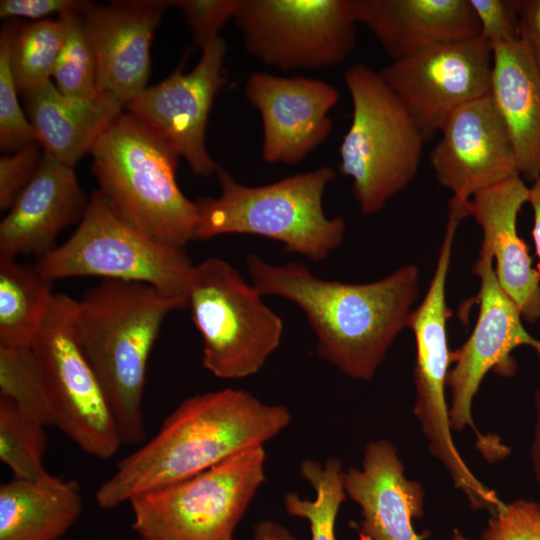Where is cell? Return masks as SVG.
I'll list each match as a JSON object with an SVG mask.
<instances>
[{"label": "cell", "instance_id": "cell-41", "mask_svg": "<svg viewBox=\"0 0 540 540\" xmlns=\"http://www.w3.org/2000/svg\"><path fill=\"white\" fill-rule=\"evenodd\" d=\"M535 424L530 449L532 470L535 481L540 487V387L534 394Z\"/></svg>", "mask_w": 540, "mask_h": 540}, {"label": "cell", "instance_id": "cell-39", "mask_svg": "<svg viewBox=\"0 0 540 540\" xmlns=\"http://www.w3.org/2000/svg\"><path fill=\"white\" fill-rule=\"evenodd\" d=\"M533 211L532 238L535 245L538 263L536 270L540 275V177L532 181L528 189V201Z\"/></svg>", "mask_w": 540, "mask_h": 540}, {"label": "cell", "instance_id": "cell-35", "mask_svg": "<svg viewBox=\"0 0 540 540\" xmlns=\"http://www.w3.org/2000/svg\"><path fill=\"white\" fill-rule=\"evenodd\" d=\"M34 141L0 158V209L9 210L35 176L42 156Z\"/></svg>", "mask_w": 540, "mask_h": 540}, {"label": "cell", "instance_id": "cell-14", "mask_svg": "<svg viewBox=\"0 0 540 540\" xmlns=\"http://www.w3.org/2000/svg\"><path fill=\"white\" fill-rule=\"evenodd\" d=\"M492 47L481 36L441 43L379 73L429 141L461 106L490 93Z\"/></svg>", "mask_w": 540, "mask_h": 540}, {"label": "cell", "instance_id": "cell-12", "mask_svg": "<svg viewBox=\"0 0 540 540\" xmlns=\"http://www.w3.org/2000/svg\"><path fill=\"white\" fill-rule=\"evenodd\" d=\"M233 20L247 52L283 71L342 62L358 24L354 0H240Z\"/></svg>", "mask_w": 540, "mask_h": 540}, {"label": "cell", "instance_id": "cell-34", "mask_svg": "<svg viewBox=\"0 0 540 540\" xmlns=\"http://www.w3.org/2000/svg\"><path fill=\"white\" fill-rule=\"evenodd\" d=\"M240 0H174L190 28L194 43L201 49L219 36L220 29L233 19Z\"/></svg>", "mask_w": 540, "mask_h": 540}, {"label": "cell", "instance_id": "cell-7", "mask_svg": "<svg viewBox=\"0 0 540 540\" xmlns=\"http://www.w3.org/2000/svg\"><path fill=\"white\" fill-rule=\"evenodd\" d=\"M227 261L193 265L185 298L202 337V364L221 379L256 374L278 348L283 322Z\"/></svg>", "mask_w": 540, "mask_h": 540}, {"label": "cell", "instance_id": "cell-15", "mask_svg": "<svg viewBox=\"0 0 540 540\" xmlns=\"http://www.w3.org/2000/svg\"><path fill=\"white\" fill-rule=\"evenodd\" d=\"M227 43L221 37L202 48L197 65L187 74L183 61L162 82L147 86L127 100L123 110L132 113L166 135L192 172L199 176L216 173L219 165L206 148V127L223 73Z\"/></svg>", "mask_w": 540, "mask_h": 540}, {"label": "cell", "instance_id": "cell-40", "mask_svg": "<svg viewBox=\"0 0 540 540\" xmlns=\"http://www.w3.org/2000/svg\"><path fill=\"white\" fill-rule=\"evenodd\" d=\"M252 540H297L282 524L274 520H262L253 530Z\"/></svg>", "mask_w": 540, "mask_h": 540}, {"label": "cell", "instance_id": "cell-31", "mask_svg": "<svg viewBox=\"0 0 540 540\" xmlns=\"http://www.w3.org/2000/svg\"><path fill=\"white\" fill-rule=\"evenodd\" d=\"M59 17L65 24V38L52 72L56 87L68 97L93 99L98 95L97 63L79 10Z\"/></svg>", "mask_w": 540, "mask_h": 540}, {"label": "cell", "instance_id": "cell-17", "mask_svg": "<svg viewBox=\"0 0 540 540\" xmlns=\"http://www.w3.org/2000/svg\"><path fill=\"white\" fill-rule=\"evenodd\" d=\"M244 95L262 122V157L268 163L294 165L320 146L333 128L329 112L339 100L337 88L320 79L252 73Z\"/></svg>", "mask_w": 540, "mask_h": 540}, {"label": "cell", "instance_id": "cell-16", "mask_svg": "<svg viewBox=\"0 0 540 540\" xmlns=\"http://www.w3.org/2000/svg\"><path fill=\"white\" fill-rule=\"evenodd\" d=\"M440 133L429 160L439 184L453 195L449 204L464 210L477 192L520 176L509 134L490 93L454 111Z\"/></svg>", "mask_w": 540, "mask_h": 540}, {"label": "cell", "instance_id": "cell-9", "mask_svg": "<svg viewBox=\"0 0 540 540\" xmlns=\"http://www.w3.org/2000/svg\"><path fill=\"white\" fill-rule=\"evenodd\" d=\"M47 279L97 276L185 297L193 266L183 247L154 239L119 217L95 190L75 232L34 265Z\"/></svg>", "mask_w": 540, "mask_h": 540}, {"label": "cell", "instance_id": "cell-20", "mask_svg": "<svg viewBox=\"0 0 540 540\" xmlns=\"http://www.w3.org/2000/svg\"><path fill=\"white\" fill-rule=\"evenodd\" d=\"M528 189L520 177H512L474 194L464 205L481 227V248L488 250L502 290L517 305L523 320H540V275L517 231V217L528 201Z\"/></svg>", "mask_w": 540, "mask_h": 540}, {"label": "cell", "instance_id": "cell-29", "mask_svg": "<svg viewBox=\"0 0 540 540\" xmlns=\"http://www.w3.org/2000/svg\"><path fill=\"white\" fill-rule=\"evenodd\" d=\"M64 38L65 24L60 17L22 27L13 24L10 63L19 93L50 80Z\"/></svg>", "mask_w": 540, "mask_h": 540}, {"label": "cell", "instance_id": "cell-27", "mask_svg": "<svg viewBox=\"0 0 540 540\" xmlns=\"http://www.w3.org/2000/svg\"><path fill=\"white\" fill-rule=\"evenodd\" d=\"M344 472L341 461L335 457L323 462L304 459L300 462L299 473L313 488L314 499L302 498L295 492L283 496L286 513L308 521L311 540H337V515L348 498L344 488Z\"/></svg>", "mask_w": 540, "mask_h": 540}, {"label": "cell", "instance_id": "cell-13", "mask_svg": "<svg viewBox=\"0 0 540 540\" xmlns=\"http://www.w3.org/2000/svg\"><path fill=\"white\" fill-rule=\"evenodd\" d=\"M472 272L478 277L479 312L472 333L453 352L447 387L450 389L449 418L452 431L471 428L476 446L490 462L505 458L510 448L500 438L480 433L472 418V404L485 375L493 371L503 377L515 375L517 363L512 352L529 346L540 361V340L531 336L522 323L517 305L500 287L491 253L480 247Z\"/></svg>", "mask_w": 540, "mask_h": 540}, {"label": "cell", "instance_id": "cell-36", "mask_svg": "<svg viewBox=\"0 0 540 540\" xmlns=\"http://www.w3.org/2000/svg\"><path fill=\"white\" fill-rule=\"evenodd\" d=\"M480 28L490 43L520 40L518 0H469Z\"/></svg>", "mask_w": 540, "mask_h": 540}, {"label": "cell", "instance_id": "cell-33", "mask_svg": "<svg viewBox=\"0 0 540 540\" xmlns=\"http://www.w3.org/2000/svg\"><path fill=\"white\" fill-rule=\"evenodd\" d=\"M481 540H540V502L517 499L503 503Z\"/></svg>", "mask_w": 540, "mask_h": 540}, {"label": "cell", "instance_id": "cell-5", "mask_svg": "<svg viewBox=\"0 0 540 540\" xmlns=\"http://www.w3.org/2000/svg\"><path fill=\"white\" fill-rule=\"evenodd\" d=\"M221 193L199 197L194 239L225 234H253L282 243L285 252L324 261L343 241L345 221L329 218L323 194L336 173L329 166L279 181L247 186L218 167Z\"/></svg>", "mask_w": 540, "mask_h": 540}, {"label": "cell", "instance_id": "cell-3", "mask_svg": "<svg viewBox=\"0 0 540 540\" xmlns=\"http://www.w3.org/2000/svg\"><path fill=\"white\" fill-rule=\"evenodd\" d=\"M187 309L139 282L103 279L76 300L73 323L79 344L111 402L123 444L145 439L143 394L152 347L164 319Z\"/></svg>", "mask_w": 540, "mask_h": 540}, {"label": "cell", "instance_id": "cell-19", "mask_svg": "<svg viewBox=\"0 0 540 540\" xmlns=\"http://www.w3.org/2000/svg\"><path fill=\"white\" fill-rule=\"evenodd\" d=\"M344 488L361 510L359 540H422L412 520L424 514L425 492L418 481L406 477L393 443L369 441L361 468L344 472Z\"/></svg>", "mask_w": 540, "mask_h": 540}, {"label": "cell", "instance_id": "cell-30", "mask_svg": "<svg viewBox=\"0 0 540 540\" xmlns=\"http://www.w3.org/2000/svg\"><path fill=\"white\" fill-rule=\"evenodd\" d=\"M0 397L44 426H54L46 382L32 347L0 346Z\"/></svg>", "mask_w": 540, "mask_h": 540}, {"label": "cell", "instance_id": "cell-32", "mask_svg": "<svg viewBox=\"0 0 540 540\" xmlns=\"http://www.w3.org/2000/svg\"><path fill=\"white\" fill-rule=\"evenodd\" d=\"M13 24L3 27L0 35V149L17 151L38 141L36 131L22 111L10 63Z\"/></svg>", "mask_w": 540, "mask_h": 540}, {"label": "cell", "instance_id": "cell-25", "mask_svg": "<svg viewBox=\"0 0 540 540\" xmlns=\"http://www.w3.org/2000/svg\"><path fill=\"white\" fill-rule=\"evenodd\" d=\"M74 481L13 477L0 486V540H59L82 511Z\"/></svg>", "mask_w": 540, "mask_h": 540}, {"label": "cell", "instance_id": "cell-10", "mask_svg": "<svg viewBox=\"0 0 540 540\" xmlns=\"http://www.w3.org/2000/svg\"><path fill=\"white\" fill-rule=\"evenodd\" d=\"M463 217L449 211L437 264L422 302L412 310L408 327L416 343L414 366V415L428 441L432 456L439 460L456 488L475 510L495 512L502 501L467 467L451 434L445 391L453 352L448 345L447 322L451 311L446 301V283L456 230Z\"/></svg>", "mask_w": 540, "mask_h": 540}, {"label": "cell", "instance_id": "cell-28", "mask_svg": "<svg viewBox=\"0 0 540 540\" xmlns=\"http://www.w3.org/2000/svg\"><path fill=\"white\" fill-rule=\"evenodd\" d=\"M46 426L20 410L11 400L0 397V460L14 477L53 483L43 464L47 446Z\"/></svg>", "mask_w": 540, "mask_h": 540}, {"label": "cell", "instance_id": "cell-21", "mask_svg": "<svg viewBox=\"0 0 540 540\" xmlns=\"http://www.w3.org/2000/svg\"><path fill=\"white\" fill-rule=\"evenodd\" d=\"M87 205L74 168L43 153L35 176L0 223V254H47L65 227L81 221Z\"/></svg>", "mask_w": 540, "mask_h": 540}, {"label": "cell", "instance_id": "cell-18", "mask_svg": "<svg viewBox=\"0 0 540 540\" xmlns=\"http://www.w3.org/2000/svg\"><path fill=\"white\" fill-rule=\"evenodd\" d=\"M173 1H85L79 10L97 63V91L122 105L147 87L150 45L164 11Z\"/></svg>", "mask_w": 540, "mask_h": 540}, {"label": "cell", "instance_id": "cell-4", "mask_svg": "<svg viewBox=\"0 0 540 540\" xmlns=\"http://www.w3.org/2000/svg\"><path fill=\"white\" fill-rule=\"evenodd\" d=\"M90 153L99 191L119 217L165 244L194 239L196 203L177 184L181 156L160 130L125 111Z\"/></svg>", "mask_w": 540, "mask_h": 540}, {"label": "cell", "instance_id": "cell-37", "mask_svg": "<svg viewBox=\"0 0 540 540\" xmlns=\"http://www.w3.org/2000/svg\"><path fill=\"white\" fill-rule=\"evenodd\" d=\"M85 1L79 0H1L0 17H25L44 20L50 14L80 10Z\"/></svg>", "mask_w": 540, "mask_h": 540}, {"label": "cell", "instance_id": "cell-22", "mask_svg": "<svg viewBox=\"0 0 540 540\" xmlns=\"http://www.w3.org/2000/svg\"><path fill=\"white\" fill-rule=\"evenodd\" d=\"M366 26L392 61L427 47L480 36L469 0H354Z\"/></svg>", "mask_w": 540, "mask_h": 540}, {"label": "cell", "instance_id": "cell-26", "mask_svg": "<svg viewBox=\"0 0 540 540\" xmlns=\"http://www.w3.org/2000/svg\"><path fill=\"white\" fill-rule=\"evenodd\" d=\"M35 266L0 254V346L32 347L54 293Z\"/></svg>", "mask_w": 540, "mask_h": 540}, {"label": "cell", "instance_id": "cell-23", "mask_svg": "<svg viewBox=\"0 0 540 540\" xmlns=\"http://www.w3.org/2000/svg\"><path fill=\"white\" fill-rule=\"evenodd\" d=\"M26 110L43 153L74 168L123 112L112 95L98 92L93 99L72 98L51 80L25 94Z\"/></svg>", "mask_w": 540, "mask_h": 540}, {"label": "cell", "instance_id": "cell-2", "mask_svg": "<svg viewBox=\"0 0 540 540\" xmlns=\"http://www.w3.org/2000/svg\"><path fill=\"white\" fill-rule=\"evenodd\" d=\"M289 409L251 393L225 388L184 399L157 434L118 462L96 490L103 509L209 469L253 446L264 445L291 422Z\"/></svg>", "mask_w": 540, "mask_h": 540}, {"label": "cell", "instance_id": "cell-38", "mask_svg": "<svg viewBox=\"0 0 540 540\" xmlns=\"http://www.w3.org/2000/svg\"><path fill=\"white\" fill-rule=\"evenodd\" d=\"M520 41L540 74V0H518Z\"/></svg>", "mask_w": 540, "mask_h": 540}, {"label": "cell", "instance_id": "cell-1", "mask_svg": "<svg viewBox=\"0 0 540 540\" xmlns=\"http://www.w3.org/2000/svg\"><path fill=\"white\" fill-rule=\"evenodd\" d=\"M261 295L281 296L305 313L318 354L344 375L370 380L391 345L408 327L419 297V269L407 264L369 283H343L315 276L300 263L276 266L256 254L246 258Z\"/></svg>", "mask_w": 540, "mask_h": 540}, {"label": "cell", "instance_id": "cell-43", "mask_svg": "<svg viewBox=\"0 0 540 540\" xmlns=\"http://www.w3.org/2000/svg\"><path fill=\"white\" fill-rule=\"evenodd\" d=\"M141 540H150V539H143V538H141Z\"/></svg>", "mask_w": 540, "mask_h": 540}, {"label": "cell", "instance_id": "cell-24", "mask_svg": "<svg viewBox=\"0 0 540 540\" xmlns=\"http://www.w3.org/2000/svg\"><path fill=\"white\" fill-rule=\"evenodd\" d=\"M492 47L490 96L509 134L520 176L540 177V74L522 42Z\"/></svg>", "mask_w": 540, "mask_h": 540}, {"label": "cell", "instance_id": "cell-8", "mask_svg": "<svg viewBox=\"0 0 540 540\" xmlns=\"http://www.w3.org/2000/svg\"><path fill=\"white\" fill-rule=\"evenodd\" d=\"M264 445L194 476L133 497L132 529L150 540H233L266 480Z\"/></svg>", "mask_w": 540, "mask_h": 540}, {"label": "cell", "instance_id": "cell-11", "mask_svg": "<svg viewBox=\"0 0 540 540\" xmlns=\"http://www.w3.org/2000/svg\"><path fill=\"white\" fill-rule=\"evenodd\" d=\"M75 305L70 296L54 293L32 348L54 426L87 454L109 459L123 442L108 395L76 336Z\"/></svg>", "mask_w": 540, "mask_h": 540}, {"label": "cell", "instance_id": "cell-42", "mask_svg": "<svg viewBox=\"0 0 540 540\" xmlns=\"http://www.w3.org/2000/svg\"><path fill=\"white\" fill-rule=\"evenodd\" d=\"M452 540H472V539L465 537L459 530L454 529Z\"/></svg>", "mask_w": 540, "mask_h": 540}, {"label": "cell", "instance_id": "cell-6", "mask_svg": "<svg viewBox=\"0 0 540 540\" xmlns=\"http://www.w3.org/2000/svg\"><path fill=\"white\" fill-rule=\"evenodd\" d=\"M344 81L353 112L339 147V172L351 178L361 212L373 215L414 179L425 141L379 72L356 64Z\"/></svg>", "mask_w": 540, "mask_h": 540}]
</instances>
